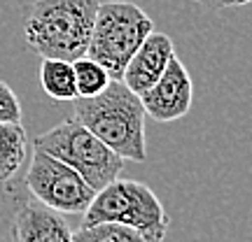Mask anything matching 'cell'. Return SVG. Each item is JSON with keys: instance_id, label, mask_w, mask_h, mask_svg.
Returning a JSON list of instances; mask_svg holds the SVG:
<instances>
[{"instance_id": "obj_15", "label": "cell", "mask_w": 252, "mask_h": 242, "mask_svg": "<svg viewBox=\"0 0 252 242\" xmlns=\"http://www.w3.org/2000/svg\"><path fill=\"white\" fill-rule=\"evenodd\" d=\"M21 119H24V109L17 93L7 81L0 80V124H21Z\"/></svg>"}, {"instance_id": "obj_4", "label": "cell", "mask_w": 252, "mask_h": 242, "mask_svg": "<svg viewBox=\"0 0 252 242\" xmlns=\"http://www.w3.org/2000/svg\"><path fill=\"white\" fill-rule=\"evenodd\" d=\"M154 33V21L143 7L128 0L100 2L87 47V56L103 65L112 80H122L126 63Z\"/></svg>"}, {"instance_id": "obj_7", "label": "cell", "mask_w": 252, "mask_h": 242, "mask_svg": "<svg viewBox=\"0 0 252 242\" xmlns=\"http://www.w3.org/2000/svg\"><path fill=\"white\" fill-rule=\"evenodd\" d=\"M191 100H194V81L178 56H173L161 77L145 93H140L145 114L159 124H171L182 119L191 108Z\"/></svg>"}, {"instance_id": "obj_1", "label": "cell", "mask_w": 252, "mask_h": 242, "mask_svg": "<svg viewBox=\"0 0 252 242\" xmlns=\"http://www.w3.org/2000/svg\"><path fill=\"white\" fill-rule=\"evenodd\" d=\"M75 103V121L108 144L124 161H147V142H145V109L140 96L126 86L122 80H112L103 93L94 98H77Z\"/></svg>"}, {"instance_id": "obj_11", "label": "cell", "mask_w": 252, "mask_h": 242, "mask_svg": "<svg viewBox=\"0 0 252 242\" xmlns=\"http://www.w3.org/2000/svg\"><path fill=\"white\" fill-rule=\"evenodd\" d=\"M40 86L52 100H77V81L70 61L42 58L40 63Z\"/></svg>"}, {"instance_id": "obj_8", "label": "cell", "mask_w": 252, "mask_h": 242, "mask_svg": "<svg viewBox=\"0 0 252 242\" xmlns=\"http://www.w3.org/2000/svg\"><path fill=\"white\" fill-rule=\"evenodd\" d=\"M173 56H175L173 40L166 33H157L154 30V33H150V37L145 40L143 45L138 47V52L131 56V61L126 63L122 81L133 91L135 96H140L161 77Z\"/></svg>"}, {"instance_id": "obj_14", "label": "cell", "mask_w": 252, "mask_h": 242, "mask_svg": "<svg viewBox=\"0 0 252 242\" xmlns=\"http://www.w3.org/2000/svg\"><path fill=\"white\" fill-rule=\"evenodd\" d=\"M72 242H145L143 235L122 224H91L77 226L72 231Z\"/></svg>"}, {"instance_id": "obj_2", "label": "cell", "mask_w": 252, "mask_h": 242, "mask_svg": "<svg viewBox=\"0 0 252 242\" xmlns=\"http://www.w3.org/2000/svg\"><path fill=\"white\" fill-rule=\"evenodd\" d=\"M100 0H33L24 24L26 45L42 58L87 56Z\"/></svg>"}, {"instance_id": "obj_10", "label": "cell", "mask_w": 252, "mask_h": 242, "mask_svg": "<svg viewBox=\"0 0 252 242\" xmlns=\"http://www.w3.org/2000/svg\"><path fill=\"white\" fill-rule=\"evenodd\" d=\"M28 156V135L24 124H0V182L21 177Z\"/></svg>"}, {"instance_id": "obj_16", "label": "cell", "mask_w": 252, "mask_h": 242, "mask_svg": "<svg viewBox=\"0 0 252 242\" xmlns=\"http://www.w3.org/2000/svg\"><path fill=\"white\" fill-rule=\"evenodd\" d=\"M201 5L203 9H210V12H220V9H226V7H241V5H248L252 0H191Z\"/></svg>"}, {"instance_id": "obj_12", "label": "cell", "mask_w": 252, "mask_h": 242, "mask_svg": "<svg viewBox=\"0 0 252 242\" xmlns=\"http://www.w3.org/2000/svg\"><path fill=\"white\" fill-rule=\"evenodd\" d=\"M26 196L28 188L24 184V177L0 182V242H14V221Z\"/></svg>"}, {"instance_id": "obj_5", "label": "cell", "mask_w": 252, "mask_h": 242, "mask_svg": "<svg viewBox=\"0 0 252 242\" xmlns=\"http://www.w3.org/2000/svg\"><path fill=\"white\" fill-rule=\"evenodd\" d=\"M33 147L70 165L94 191H100L110 182L119 180L124 172V159L75 119H65L47 133L37 135Z\"/></svg>"}, {"instance_id": "obj_3", "label": "cell", "mask_w": 252, "mask_h": 242, "mask_svg": "<svg viewBox=\"0 0 252 242\" xmlns=\"http://www.w3.org/2000/svg\"><path fill=\"white\" fill-rule=\"evenodd\" d=\"M80 224H122L140 233L145 242H163L171 219L159 196L147 184L119 177L96 191Z\"/></svg>"}, {"instance_id": "obj_13", "label": "cell", "mask_w": 252, "mask_h": 242, "mask_svg": "<svg viewBox=\"0 0 252 242\" xmlns=\"http://www.w3.org/2000/svg\"><path fill=\"white\" fill-rule=\"evenodd\" d=\"M72 70H75V81H77V96L80 98H94L110 86L112 77L108 75V70L98 65V63L82 56L77 61H72Z\"/></svg>"}, {"instance_id": "obj_9", "label": "cell", "mask_w": 252, "mask_h": 242, "mask_svg": "<svg viewBox=\"0 0 252 242\" xmlns=\"http://www.w3.org/2000/svg\"><path fill=\"white\" fill-rule=\"evenodd\" d=\"M14 242H72V228L63 215L37 203L28 193L17 212Z\"/></svg>"}, {"instance_id": "obj_6", "label": "cell", "mask_w": 252, "mask_h": 242, "mask_svg": "<svg viewBox=\"0 0 252 242\" xmlns=\"http://www.w3.org/2000/svg\"><path fill=\"white\" fill-rule=\"evenodd\" d=\"M28 193L37 203L47 205L59 215H84L96 196V191L84 182L70 165L33 147V156L24 175Z\"/></svg>"}]
</instances>
